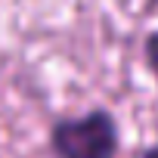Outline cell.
Here are the masks:
<instances>
[{
  "instance_id": "cell-3",
  "label": "cell",
  "mask_w": 158,
  "mask_h": 158,
  "mask_svg": "<svg viewBox=\"0 0 158 158\" xmlns=\"http://www.w3.org/2000/svg\"><path fill=\"white\" fill-rule=\"evenodd\" d=\"M136 158H158V146H152V149H146V152H139Z\"/></svg>"
},
{
  "instance_id": "cell-1",
  "label": "cell",
  "mask_w": 158,
  "mask_h": 158,
  "mask_svg": "<svg viewBox=\"0 0 158 158\" xmlns=\"http://www.w3.org/2000/svg\"><path fill=\"white\" fill-rule=\"evenodd\" d=\"M56 158H115L118 121L106 109H93L84 118H62L50 130Z\"/></svg>"
},
{
  "instance_id": "cell-2",
  "label": "cell",
  "mask_w": 158,
  "mask_h": 158,
  "mask_svg": "<svg viewBox=\"0 0 158 158\" xmlns=\"http://www.w3.org/2000/svg\"><path fill=\"white\" fill-rule=\"evenodd\" d=\"M143 56H146V68L158 77V31L146 34V40H143Z\"/></svg>"
}]
</instances>
